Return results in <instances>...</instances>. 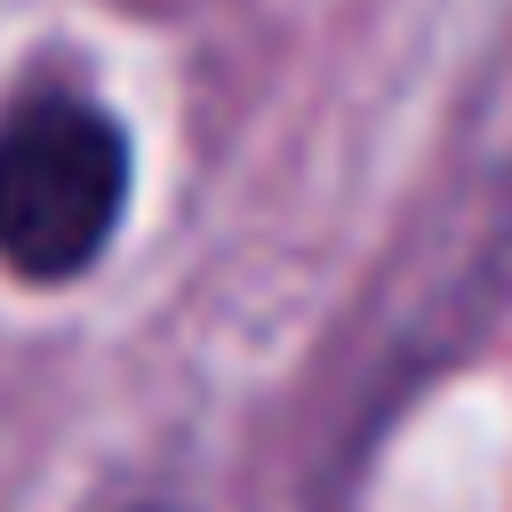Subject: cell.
<instances>
[{
  "label": "cell",
  "mask_w": 512,
  "mask_h": 512,
  "mask_svg": "<svg viewBox=\"0 0 512 512\" xmlns=\"http://www.w3.org/2000/svg\"><path fill=\"white\" fill-rule=\"evenodd\" d=\"M128 216V128L80 88H24L0 112V272L72 288Z\"/></svg>",
  "instance_id": "obj_1"
},
{
  "label": "cell",
  "mask_w": 512,
  "mask_h": 512,
  "mask_svg": "<svg viewBox=\"0 0 512 512\" xmlns=\"http://www.w3.org/2000/svg\"><path fill=\"white\" fill-rule=\"evenodd\" d=\"M128 512H168V504H128Z\"/></svg>",
  "instance_id": "obj_2"
}]
</instances>
